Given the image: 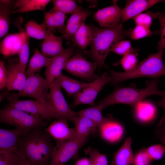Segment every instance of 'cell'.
<instances>
[{"label":"cell","mask_w":165,"mask_h":165,"mask_svg":"<svg viewBox=\"0 0 165 165\" xmlns=\"http://www.w3.org/2000/svg\"><path fill=\"white\" fill-rule=\"evenodd\" d=\"M138 49H133L130 41L128 40H121L118 42L113 47L112 51L118 54L123 56L129 53L138 51Z\"/></svg>","instance_id":"f35d334b"},{"label":"cell","mask_w":165,"mask_h":165,"mask_svg":"<svg viewBox=\"0 0 165 165\" xmlns=\"http://www.w3.org/2000/svg\"><path fill=\"white\" fill-rule=\"evenodd\" d=\"M67 119H61L55 121L45 129L56 141L75 140L77 135L75 128H69Z\"/></svg>","instance_id":"2e32d148"},{"label":"cell","mask_w":165,"mask_h":165,"mask_svg":"<svg viewBox=\"0 0 165 165\" xmlns=\"http://www.w3.org/2000/svg\"><path fill=\"white\" fill-rule=\"evenodd\" d=\"M131 143L130 137L125 139L122 145L115 153L112 165H130L133 163L134 156Z\"/></svg>","instance_id":"603a6c76"},{"label":"cell","mask_w":165,"mask_h":165,"mask_svg":"<svg viewBox=\"0 0 165 165\" xmlns=\"http://www.w3.org/2000/svg\"><path fill=\"white\" fill-rule=\"evenodd\" d=\"M85 152L89 156L91 165H108L105 155L100 153L97 150L89 147L85 150Z\"/></svg>","instance_id":"8d00e7d4"},{"label":"cell","mask_w":165,"mask_h":165,"mask_svg":"<svg viewBox=\"0 0 165 165\" xmlns=\"http://www.w3.org/2000/svg\"><path fill=\"white\" fill-rule=\"evenodd\" d=\"M23 42V35L20 32L8 35L1 42L0 52L6 56L18 54Z\"/></svg>","instance_id":"44dd1931"},{"label":"cell","mask_w":165,"mask_h":165,"mask_svg":"<svg viewBox=\"0 0 165 165\" xmlns=\"http://www.w3.org/2000/svg\"><path fill=\"white\" fill-rule=\"evenodd\" d=\"M1 123L14 126L26 134L38 127H45L47 123L42 118L24 111L6 106L0 110Z\"/></svg>","instance_id":"5b68a950"},{"label":"cell","mask_w":165,"mask_h":165,"mask_svg":"<svg viewBox=\"0 0 165 165\" xmlns=\"http://www.w3.org/2000/svg\"><path fill=\"white\" fill-rule=\"evenodd\" d=\"M157 18L160 24L161 38L158 43V49L159 50L165 49V15L162 12L157 13Z\"/></svg>","instance_id":"7bdbcfd3"},{"label":"cell","mask_w":165,"mask_h":165,"mask_svg":"<svg viewBox=\"0 0 165 165\" xmlns=\"http://www.w3.org/2000/svg\"><path fill=\"white\" fill-rule=\"evenodd\" d=\"M61 88L56 80L50 87L52 104L56 112V119H66L74 123L77 115L68 106Z\"/></svg>","instance_id":"8fae6325"},{"label":"cell","mask_w":165,"mask_h":165,"mask_svg":"<svg viewBox=\"0 0 165 165\" xmlns=\"http://www.w3.org/2000/svg\"><path fill=\"white\" fill-rule=\"evenodd\" d=\"M111 77L108 73H104L74 97V102L71 105V107L82 104L94 106L98 93L105 85L111 83Z\"/></svg>","instance_id":"30bf717a"},{"label":"cell","mask_w":165,"mask_h":165,"mask_svg":"<svg viewBox=\"0 0 165 165\" xmlns=\"http://www.w3.org/2000/svg\"><path fill=\"white\" fill-rule=\"evenodd\" d=\"M98 130L101 137L110 143L119 141L124 133L122 125L110 115L105 117L103 121L98 127Z\"/></svg>","instance_id":"9a60e30c"},{"label":"cell","mask_w":165,"mask_h":165,"mask_svg":"<svg viewBox=\"0 0 165 165\" xmlns=\"http://www.w3.org/2000/svg\"><path fill=\"white\" fill-rule=\"evenodd\" d=\"M93 37L89 51L90 56L97 67L105 65V59L114 46L123 39L126 35L123 24H119L111 28H100L90 25Z\"/></svg>","instance_id":"7a4b0ae2"},{"label":"cell","mask_w":165,"mask_h":165,"mask_svg":"<svg viewBox=\"0 0 165 165\" xmlns=\"http://www.w3.org/2000/svg\"><path fill=\"white\" fill-rule=\"evenodd\" d=\"M44 13V21L41 25L53 34L57 30L63 35L66 28L64 23L67 17L66 15L53 8Z\"/></svg>","instance_id":"ac0fdd59"},{"label":"cell","mask_w":165,"mask_h":165,"mask_svg":"<svg viewBox=\"0 0 165 165\" xmlns=\"http://www.w3.org/2000/svg\"><path fill=\"white\" fill-rule=\"evenodd\" d=\"M149 158L153 160L161 159L165 153V146L160 144L155 145L145 149Z\"/></svg>","instance_id":"ab89813d"},{"label":"cell","mask_w":165,"mask_h":165,"mask_svg":"<svg viewBox=\"0 0 165 165\" xmlns=\"http://www.w3.org/2000/svg\"><path fill=\"white\" fill-rule=\"evenodd\" d=\"M50 88L47 81L42 77L39 72L27 78L22 89L18 93L9 94L7 99L10 101L18 99L20 97L28 96L35 100L52 105Z\"/></svg>","instance_id":"8992f818"},{"label":"cell","mask_w":165,"mask_h":165,"mask_svg":"<svg viewBox=\"0 0 165 165\" xmlns=\"http://www.w3.org/2000/svg\"><path fill=\"white\" fill-rule=\"evenodd\" d=\"M6 106L30 113L43 119L48 120L53 118L56 119V112L52 104L36 100L15 99L10 101Z\"/></svg>","instance_id":"ba28073f"},{"label":"cell","mask_w":165,"mask_h":165,"mask_svg":"<svg viewBox=\"0 0 165 165\" xmlns=\"http://www.w3.org/2000/svg\"><path fill=\"white\" fill-rule=\"evenodd\" d=\"M26 31L31 38L44 40L49 38L54 35L48 31L46 28L36 22L30 20L25 25Z\"/></svg>","instance_id":"1f68e13d"},{"label":"cell","mask_w":165,"mask_h":165,"mask_svg":"<svg viewBox=\"0 0 165 165\" xmlns=\"http://www.w3.org/2000/svg\"><path fill=\"white\" fill-rule=\"evenodd\" d=\"M22 135H23L22 131L17 128L13 130L0 128V150H7L17 153L19 138Z\"/></svg>","instance_id":"ffe728a7"},{"label":"cell","mask_w":165,"mask_h":165,"mask_svg":"<svg viewBox=\"0 0 165 165\" xmlns=\"http://www.w3.org/2000/svg\"><path fill=\"white\" fill-rule=\"evenodd\" d=\"M158 104L160 106L163 108L165 112V96L163 97L161 100L158 101Z\"/></svg>","instance_id":"7dc6e473"},{"label":"cell","mask_w":165,"mask_h":165,"mask_svg":"<svg viewBox=\"0 0 165 165\" xmlns=\"http://www.w3.org/2000/svg\"><path fill=\"white\" fill-rule=\"evenodd\" d=\"M56 80L60 87L63 88L69 97L75 96L83 89L88 86L90 82L79 81L64 75H60Z\"/></svg>","instance_id":"cb8c5ba5"},{"label":"cell","mask_w":165,"mask_h":165,"mask_svg":"<svg viewBox=\"0 0 165 165\" xmlns=\"http://www.w3.org/2000/svg\"><path fill=\"white\" fill-rule=\"evenodd\" d=\"M165 50H160L155 54L148 56L132 70L118 72L109 70L111 83L116 85L126 80L133 78L148 77L157 78L165 75V66L162 57Z\"/></svg>","instance_id":"277c9868"},{"label":"cell","mask_w":165,"mask_h":165,"mask_svg":"<svg viewBox=\"0 0 165 165\" xmlns=\"http://www.w3.org/2000/svg\"><path fill=\"white\" fill-rule=\"evenodd\" d=\"M103 110L97 105L81 110L76 113L77 116H83L90 119L95 123L98 128L105 119L102 114Z\"/></svg>","instance_id":"d6a6232c"},{"label":"cell","mask_w":165,"mask_h":165,"mask_svg":"<svg viewBox=\"0 0 165 165\" xmlns=\"http://www.w3.org/2000/svg\"><path fill=\"white\" fill-rule=\"evenodd\" d=\"M74 123L77 135V139L80 140L88 138L90 134H94L98 127L92 121L85 117L77 116Z\"/></svg>","instance_id":"7402d4cb"},{"label":"cell","mask_w":165,"mask_h":165,"mask_svg":"<svg viewBox=\"0 0 165 165\" xmlns=\"http://www.w3.org/2000/svg\"><path fill=\"white\" fill-rule=\"evenodd\" d=\"M138 51L131 52L123 56L120 61V63L125 72L130 71L137 65Z\"/></svg>","instance_id":"74e56055"},{"label":"cell","mask_w":165,"mask_h":165,"mask_svg":"<svg viewBox=\"0 0 165 165\" xmlns=\"http://www.w3.org/2000/svg\"><path fill=\"white\" fill-rule=\"evenodd\" d=\"M23 22L22 18L20 17L16 21L15 25L18 28L20 32L23 35L24 42L22 48L18 53L19 64L23 70L25 72L29 55V39L30 38L26 31L23 28L21 24Z\"/></svg>","instance_id":"f546056e"},{"label":"cell","mask_w":165,"mask_h":165,"mask_svg":"<svg viewBox=\"0 0 165 165\" xmlns=\"http://www.w3.org/2000/svg\"><path fill=\"white\" fill-rule=\"evenodd\" d=\"M137 119L142 123H147L153 120L156 113L155 106L149 101H142L134 107Z\"/></svg>","instance_id":"d4e9b609"},{"label":"cell","mask_w":165,"mask_h":165,"mask_svg":"<svg viewBox=\"0 0 165 165\" xmlns=\"http://www.w3.org/2000/svg\"><path fill=\"white\" fill-rule=\"evenodd\" d=\"M50 0H17L14 3L15 9L12 13H23L36 10H44Z\"/></svg>","instance_id":"484cf974"},{"label":"cell","mask_w":165,"mask_h":165,"mask_svg":"<svg viewBox=\"0 0 165 165\" xmlns=\"http://www.w3.org/2000/svg\"><path fill=\"white\" fill-rule=\"evenodd\" d=\"M52 59V57L44 56L37 50L34 51V54L29 61L28 68L25 72L27 78L35 74L42 68L46 67Z\"/></svg>","instance_id":"f1b7e54d"},{"label":"cell","mask_w":165,"mask_h":165,"mask_svg":"<svg viewBox=\"0 0 165 165\" xmlns=\"http://www.w3.org/2000/svg\"><path fill=\"white\" fill-rule=\"evenodd\" d=\"M8 91H9V90L7 89L0 94V100L1 102L6 97V96H8L9 94Z\"/></svg>","instance_id":"c3c4849f"},{"label":"cell","mask_w":165,"mask_h":165,"mask_svg":"<svg viewBox=\"0 0 165 165\" xmlns=\"http://www.w3.org/2000/svg\"><path fill=\"white\" fill-rule=\"evenodd\" d=\"M74 165H91L89 159L84 157L78 160Z\"/></svg>","instance_id":"bcb514c9"},{"label":"cell","mask_w":165,"mask_h":165,"mask_svg":"<svg viewBox=\"0 0 165 165\" xmlns=\"http://www.w3.org/2000/svg\"><path fill=\"white\" fill-rule=\"evenodd\" d=\"M13 1H0V38L7 33L10 25L9 15L12 13Z\"/></svg>","instance_id":"83f0119b"},{"label":"cell","mask_w":165,"mask_h":165,"mask_svg":"<svg viewBox=\"0 0 165 165\" xmlns=\"http://www.w3.org/2000/svg\"><path fill=\"white\" fill-rule=\"evenodd\" d=\"M154 13L149 12L141 13L133 18L136 25H142L150 27L152 23V19L155 18Z\"/></svg>","instance_id":"60d3db41"},{"label":"cell","mask_w":165,"mask_h":165,"mask_svg":"<svg viewBox=\"0 0 165 165\" xmlns=\"http://www.w3.org/2000/svg\"><path fill=\"white\" fill-rule=\"evenodd\" d=\"M97 64L88 61L79 53L75 54L66 63L64 69L72 75L91 82L99 77L95 74Z\"/></svg>","instance_id":"9c48e42d"},{"label":"cell","mask_w":165,"mask_h":165,"mask_svg":"<svg viewBox=\"0 0 165 165\" xmlns=\"http://www.w3.org/2000/svg\"><path fill=\"white\" fill-rule=\"evenodd\" d=\"M63 36L52 37L44 40L42 46V54L51 57L61 53L64 50L62 46Z\"/></svg>","instance_id":"4316f807"},{"label":"cell","mask_w":165,"mask_h":165,"mask_svg":"<svg viewBox=\"0 0 165 165\" xmlns=\"http://www.w3.org/2000/svg\"><path fill=\"white\" fill-rule=\"evenodd\" d=\"M92 37V32L90 26L84 24L75 34L71 40L77 47L85 50L90 45Z\"/></svg>","instance_id":"4dcf8cb0"},{"label":"cell","mask_w":165,"mask_h":165,"mask_svg":"<svg viewBox=\"0 0 165 165\" xmlns=\"http://www.w3.org/2000/svg\"><path fill=\"white\" fill-rule=\"evenodd\" d=\"M126 35L129 36L133 40H138L147 36H150L153 33H159L157 31H151L150 27L147 26L136 25L135 27L131 30L125 31Z\"/></svg>","instance_id":"e575fe53"},{"label":"cell","mask_w":165,"mask_h":165,"mask_svg":"<svg viewBox=\"0 0 165 165\" xmlns=\"http://www.w3.org/2000/svg\"><path fill=\"white\" fill-rule=\"evenodd\" d=\"M17 153L31 165H49L54 147L50 135L43 127L35 128L19 138Z\"/></svg>","instance_id":"6da1fadb"},{"label":"cell","mask_w":165,"mask_h":165,"mask_svg":"<svg viewBox=\"0 0 165 165\" xmlns=\"http://www.w3.org/2000/svg\"><path fill=\"white\" fill-rule=\"evenodd\" d=\"M75 48L69 45L59 54L52 57L45 72L46 79L50 87L51 84L62 73V71L68 61L74 54Z\"/></svg>","instance_id":"7c38bea8"},{"label":"cell","mask_w":165,"mask_h":165,"mask_svg":"<svg viewBox=\"0 0 165 165\" xmlns=\"http://www.w3.org/2000/svg\"><path fill=\"white\" fill-rule=\"evenodd\" d=\"M6 68L8 73L6 87L9 90L21 91L27 78L19 64V59L13 58L8 60Z\"/></svg>","instance_id":"5bb4252c"},{"label":"cell","mask_w":165,"mask_h":165,"mask_svg":"<svg viewBox=\"0 0 165 165\" xmlns=\"http://www.w3.org/2000/svg\"><path fill=\"white\" fill-rule=\"evenodd\" d=\"M88 139L57 141L49 165H65L70 160L77 158L79 150Z\"/></svg>","instance_id":"52a82bcc"},{"label":"cell","mask_w":165,"mask_h":165,"mask_svg":"<svg viewBox=\"0 0 165 165\" xmlns=\"http://www.w3.org/2000/svg\"><path fill=\"white\" fill-rule=\"evenodd\" d=\"M90 11L84 9L79 6L76 11L68 19L63 38L67 40L72 39L73 36L84 24L86 19L91 14Z\"/></svg>","instance_id":"d6986e66"},{"label":"cell","mask_w":165,"mask_h":165,"mask_svg":"<svg viewBox=\"0 0 165 165\" xmlns=\"http://www.w3.org/2000/svg\"><path fill=\"white\" fill-rule=\"evenodd\" d=\"M156 137L165 146V115L157 123L155 130Z\"/></svg>","instance_id":"ee69618b"},{"label":"cell","mask_w":165,"mask_h":165,"mask_svg":"<svg viewBox=\"0 0 165 165\" xmlns=\"http://www.w3.org/2000/svg\"><path fill=\"white\" fill-rule=\"evenodd\" d=\"M53 9L65 14L72 15L78 9V6L73 0H53Z\"/></svg>","instance_id":"836d02e7"},{"label":"cell","mask_w":165,"mask_h":165,"mask_svg":"<svg viewBox=\"0 0 165 165\" xmlns=\"http://www.w3.org/2000/svg\"><path fill=\"white\" fill-rule=\"evenodd\" d=\"M117 1H113L112 5L99 9L94 13L95 20L101 28H113L119 24L122 10L117 5Z\"/></svg>","instance_id":"4fadbf2b"},{"label":"cell","mask_w":165,"mask_h":165,"mask_svg":"<svg viewBox=\"0 0 165 165\" xmlns=\"http://www.w3.org/2000/svg\"><path fill=\"white\" fill-rule=\"evenodd\" d=\"M22 160L16 153L0 150V165H19Z\"/></svg>","instance_id":"d590c367"},{"label":"cell","mask_w":165,"mask_h":165,"mask_svg":"<svg viewBox=\"0 0 165 165\" xmlns=\"http://www.w3.org/2000/svg\"><path fill=\"white\" fill-rule=\"evenodd\" d=\"M8 73L4 62L1 61L0 62V89L2 90L6 87L8 80Z\"/></svg>","instance_id":"f6af8a7d"},{"label":"cell","mask_w":165,"mask_h":165,"mask_svg":"<svg viewBox=\"0 0 165 165\" xmlns=\"http://www.w3.org/2000/svg\"><path fill=\"white\" fill-rule=\"evenodd\" d=\"M159 0H127L125 7L122 10V22H124L134 18L155 4L162 2Z\"/></svg>","instance_id":"e0dca14e"},{"label":"cell","mask_w":165,"mask_h":165,"mask_svg":"<svg viewBox=\"0 0 165 165\" xmlns=\"http://www.w3.org/2000/svg\"><path fill=\"white\" fill-rule=\"evenodd\" d=\"M152 161L144 149L140 150L134 156L132 164L133 165H150Z\"/></svg>","instance_id":"b9f144b4"},{"label":"cell","mask_w":165,"mask_h":165,"mask_svg":"<svg viewBox=\"0 0 165 165\" xmlns=\"http://www.w3.org/2000/svg\"><path fill=\"white\" fill-rule=\"evenodd\" d=\"M19 165H31V164L29 162L25 160H23Z\"/></svg>","instance_id":"681fc988"},{"label":"cell","mask_w":165,"mask_h":165,"mask_svg":"<svg viewBox=\"0 0 165 165\" xmlns=\"http://www.w3.org/2000/svg\"><path fill=\"white\" fill-rule=\"evenodd\" d=\"M159 81L155 79L143 89L128 87L117 88L97 105L103 109L109 105L117 104H127L134 107L148 96L158 95L163 97L165 96V91L159 89Z\"/></svg>","instance_id":"3957f363"}]
</instances>
